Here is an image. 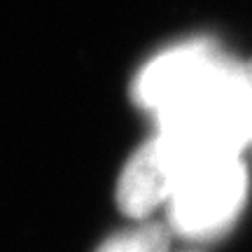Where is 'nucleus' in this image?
Listing matches in <instances>:
<instances>
[{"label": "nucleus", "mask_w": 252, "mask_h": 252, "mask_svg": "<svg viewBox=\"0 0 252 252\" xmlns=\"http://www.w3.org/2000/svg\"><path fill=\"white\" fill-rule=\"evenodd\" d=\"M248 173L238 157L210 159L189 168L168 198V222L187 238H213L241 215Z\"/></svg>", "instance_id": "nucleus-1"}, {"label": "nucleus", "mask_w": 252, "mask_h": 252, "mask_svg": "<svg viewBox=\"0 0 252 252\" xmlns=\"http://www.w3.org/2000/svg\"><path fill=\"white\" fill-rule=\"evenodd\" d=\"M231 61L210 40L180 42L140 68L133 80V98L154 122H161L201 94Z\"/></svg>", "instance_id": "nucleus-2"}, {"label": "nucleus", "mask_w": 252, "mask_h": 252, "mask_svg": "<svg viewBox=\"0 0 252 252\" xmlns=\"http://www.w3.org/2000/svg\"><path fill=\"white\" fill-rule=\"evenodd\" d=\"M182 175L185 171L178 159L161 143V138L154 135L128 159L119 175V208L133 217L150 215L154 208L168 203Z\"/></svg>", "instance_id": "nucleus-3"}, {"label": "nucleus", "mask_w": 252, "mask_h": 252, "mask_svg": "<svg viewBox=\"0 0 252 252\" xmlns=\"http://www.w3.org/2000/svg\"><path fill=\"white\" fill-rule=\"evenodd\" d=\"M96 252H168V234L157 224L138 226L108 238Z\"/></svg>", "instance_id": "nucleus-4"}, {"label": "nucleus", "mask_w": 252, "mask_h": 252, "mask_svg": "<svg viewBox=\"0 0 252 252\" xmlns=\"http://www.w3.org/2000/svg\"><path fill=\"white\" fill-rule=\"evenodd\" d=\"M250 145H252V143H250Z\"/></svg>", "instance_id": "nucleus-5"}]
</instances>
